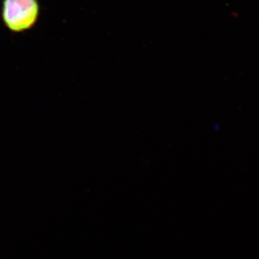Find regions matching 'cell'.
Returning <instances> with one entry per match:
<instances>
[{
	"label": "cell",
	"instance_id": "6da1fadb",
	"mask_svg": "<svg viewBox=\"0 0 259 259\" xmlns=\"http://www.w3.org/2000/svg\"><path fill=\"white\" fill-rule=\"evenodd\" d=\"M40 15L38 0H3L2 18L6 28L18 33L33 28Z\"/></svg>",
	"mask_w": 259,
	"mask_h": 259
}]
</instances>
